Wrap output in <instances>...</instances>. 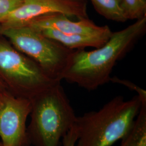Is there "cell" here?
<instances>
[{"instance_id": "6da1fadb", "label": "cell", "mask_w": 146, "mask_h": 146, "mask_svg": "<svg viewBox=\"0 0 146 146\" xmlns=\"http://www.w3.org/2000/svg\"><path fill=\"white\" fill-rule=\"evenodd\" d=\"M146 32L145 17L121 31L113 32L107 42L95 50H73L62 80L88 91L108 83L116 62L131 52Z\"/></svg>"}, {"instance_id": "7a4b0ae2", "label": "cell", "mask_w": 146, "mask_h": 146, "mask_svg": "<svg viewBox=\"0 0 146 146\" xmlns=\"http://www.w3.org/2000/svg\"><path fill=\"white\" fill-rule=\"evenodd\" d=\"M31 122L27 136L33 146H62L63 137L77 116L62 86L58 82L31 99Z\"/></svg>"}, {"instance_id": "3957f363", "label": "cell", "mask_w": 146, "mask_h": 146, "mask_svg": "<svg viewBox=\"0 0 146 146\" xmlns=\"http://www.w3.org/2000/svg\"><path fill=\"white\" fill-rule=\"evenodd\" d=\"M141 106L137 95L128 101L117 96L99 110L77 116L76 146H112L130 131Z\"/></svg>"}, {"instance_id": "277c9868", "label": "cell", "mask_w": 146, "mask_h": 146, "mask_svg": "<svg viewBox=\"0 0 146 146\" xmlns=\"http://www.w3.org/2000/svg\"><path fill=\"white\" fill-rule=\"evenodd\" d=\"M0 34L9 38L17 49L31 58L49 78L61 82L74 50L44 36L28 25L7 28L0 27Z\"/></svg>"}, {"instance_id": "5b68a950", "label": "cell", "mask_w": 146, "mask_h": 146, "mask_svg": "<svg viewBox=\"0 0 146 146\" xmlns=\"http://www.w3.org/2000/svg\"><path fill=\"white\" fill-rule=\"evenodd\" d=\"M0 72L31 100L60 81L49 78L35 62L27 58L6 43L0 42Z\"/></svg>"}, {"instance_id": "8992f818", "label": "cell", "mask_w": 146, "mask_h": 146, "mask_svg": "<svg viewBox=\"0 0 146 146\" xmlns=\"http://www.w3.org/2000/svg\"><path fill=\"white\" fill-rule=\"evenodd\" d=\"M53 13H61L78 19L88 18L86 0H23L0 22V27L26 26L37 17Z\"/></svg>"}, {"instance_id": "52a82bcc", "label": "cell", "mask_w": 146, "mask_h": 146, "mask_svg": "<svg viewBox=\"0 0 146 146\" xmlns=\"http://www.w3.org/2000/svg\"><path fill=\"white\" fill-rule=\"evenodd\" d=\"M31 100L11 95H0V137L3 146L29 143L26 122L31 111Z\"/></svg>"}, {"instance_id": "ba28073f", "label": "cell", "mask_w": 146, "mask_h": 146, "mask_svg": "<svg viewBox=\"0 0 146 146\" xmlns=\"http://www.w3.org/2000/svg\"><path fill=\"white\" fill-rule=\"evenodd\" d=\"M61 13L42 16L28 23L36 30L52 29L65 34H100L111 31L108 26H99L88 18L74 21Z\"/></svg>"}, {"instance_id": "9c48e42d", "label": "cell", "mask_w": 146, "mask_h": 146, "mask_svg": "<svg viewBox=\"0 0 146 146\" xmlns=\"http://www.w3.org/2000/svg\"><path fill=\"white\" fill-rule=\"evenodd\" d=\"M43 35L54 40L72 50L85 49L92 47L98 48L103 46L110 39L113 32L111 31L100 34H65L58 31L43 29L37 30Z\"/></svg>"}, {"instance_id": "30bf717a", "label": "cell", "mask_w": 146, "mask_h": 146, "mask_svg": "<svg viewBox=\"0 0 146 146\" xmlns=\"http://www.w3.org/2000/svg\"><path fill=\"white\" fill-rule=\"evenodd\" d=\"M120 146H146V104H141L133 125Z\"/></svg>"}, {"instance_id": "8fae6325", "label": "cell", "mask_w": 146, "mask_h": 146, "mask_svg": "<svg viewBox=\"0 0 146 146\" xmlns=\"http://www.w3.org/2000/svg\"><path fill=\"white\" fill-rule=\"evenodd\" d=\"M100 15L108 20L117 22L128 21L122 7V0H90Z\"/></svg>"}, {"instance_id": "7c38bea8", "label": "cell", "mask_w": 146, "mask_h": 146, "mask_svg": "<svg viewBox=\"0 0 146 146\" xmlns=\"http://www.w3.org/2000/svg\"><path fill=\"white\" fill-rule=\"evenodd\" d=\"M122 7L127 20L146 17V0H122Z\"/></svg>"}, {"instance_id": "4fadbf2b", "label": "cell", "mask_w": 146, "mask_h": 146, "mask_svg": "<svg viewBox=\"0 0 146 146\" xmlns=\"http://www.w3.org/2000/svg\"><path fill=\"white\" fill-rule=\"evenodd\" d=\"M110 82L123 85L128 88L129 89L131 90L136 92L141 101V104H146V90L141 88V87H139L138 86L136 85L135 84L131 82L128 80L121 79L116 76L111 77L110 78Z\"/></svg>"}, {"instance_id": "5bb4252c", "label": "cell", "mask_w": 146, "mask_h": 146, "mask_svg": "<svg viewBox=\"0 0 146 146\" xmlns=\"http://www.w3.org/2000/svg\"><path fill=\"white\" fill-rule=\"evenodd\" d=\"M23 0H0V22L22 3Z\"/></svg>"}, {"instance_id": "9a60e30c", "label": "cell", "mask_w": 146, "mask_h": 146, "mask_svg": "<svg viewBox=\"0 0 146 146\" xmlns=\"http://www.w3.org/2000/svg\"><path fill=\"white\" fill-rule=\"evenodd\" d=\"M78 140V134L75 127L69 131L62 140V146H75Z\"/></svg>"}, {"instance_id": "2e32d148", "label": "cell", "mask_w": 146, "mask_h": 146, "mask_svg": "<svg viewBox=\"0 0 146 146\" xmlns=\"http://www.w3.org/2000/svg\"><path fill=\"white\" fill-rule=\"evenodd\" d=\"M25 146H31V145H30L29 143H28V144H27V145H26Z\"/></svg>"}, {"instance_id": "e0dca14e", "label": "cell", "mask_w": 146, "mask_h": 146, "mask_svg": "<svg viewBox=\"0 0 146 146\" xmlns=\"http://www.w3.org/2000/svg\"><path fill=\"white\" fill-rule=\"evenodd\" d=\"M0 146H2V143H0Z\"/></svg>"}, {"instance_id": "ac0fdd59", "label": "cell", "mask_w": 146, "mask_h": 146, "mask_svg": "<svg viewBox=\"0 0 146 146\" xmlns=\"http://www.w3.org/2000/svg\"><path fill=\"white\" fill-rule=\"evenodd\" d=\"M1 94H2V93H1V92H0V95H1Z\"/></svg>"}]
</instances>
